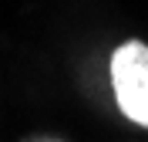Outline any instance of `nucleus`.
I'll use <instances>...</instances> for the list:
<instances>
[{
  "instance_id": "1",
  "label": "nucleus",
  "mask_w": 148,
  "mask_h": 142,
  "mask_svg": "<svg viewBox=\"0 0 148 142\" xmlns=\"http://www.w3.org/2000/svg\"><path fill=\"white\" fill-rule=\"evenodd\" d=\"M111 85L118 108L148 129V44L128 41L111 57Z\"/></svg>"
}]
</instances>
